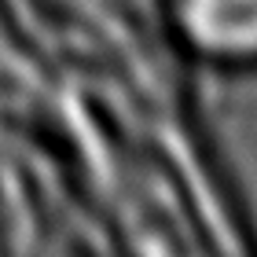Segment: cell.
Instances as JSON below:
<instances>
[{
	"mask_svg": "<svg viewBox=\"0 0 257 257\" xmlns=\"http://www.w3.org/2000/svg\"><path fill=\"white\" fill-rule=\"evenodd\" d=\"M184 33L202 52L250 59L257 55V0H177Z\"/></svg>",
	"mask_w": 257,
	"mask_h": 257,
	"instance_id": "1",
	"label": "cell"
}]
</instances>
